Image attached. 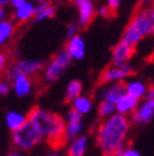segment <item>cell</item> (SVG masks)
I'll return each instance as SVG.
<instances>
[{
  "label": "cell",
  "instance_id": "ac0fdd59",
  "mask_svg": "<svg viewBox=\"0 0 154 156\" xmlns=\"http://www.w3.org/2000/svg\"><path fill=\"white\" fill-rule=\"evenodd\" d=\"M28 123V116L24 114L22 112L18 110H9L4 114V124H6L7 130L10 133H14V131L19 130L21 127H24Z\"/></svg>",
  "mask_w": 154,
  "mask_h": 156
},
{
  "label": "cell",
  "instance_id": "ba28073f",
  "mask_svg": "<svg viewBox=\"0 0 154 156\" xmlns=\"http://www.w3.org/2000/svg\"><path fill=\"white\" fill-rule=\"evenodd\" d=\"M135 53V46L121 39L111 50V64L114 66H125L129 64L131 58Z\"/></svg>",
  "mask_w": 154,
  "mask_h": 156
},
{
  "label": "cell",
  "instance_id": "d590c367",
  "mask_svg": "<svg viewBox=\"0 0 154 156\" xmlns=\"http://www.w3.org/2000/svg\"><path fill=\"white\" fill-rule=\"evenodd\" d=\"M11 0H0V7H10Z\"/></svg>",
  "mask_w": 154,
  "mask_h": 156
},
{
  "label": "cell",
  "instance_id": "d4e9b609",
  "mask_svg": "<svg viewBox=\"0 0 154 156\" xmlns=\"http://www.w3.org/2000/svg\"><path fill=\"white\" fill-rule=\"evenodd\" d=\"M11 91H13L11 82H10L7 78L2 80V81H0V95H2V96H6V95H9Z\"/></svg>",
  "mask_w": 154,
  "mask_h": 156
},
{
  "label": "cell",
  "instance_id": "7402d4cb",
  "mask_svg": "<svg viewBox=\"0 0 154 156\" xmlns=\"http://www.w3.org/2000/svg\"><path fill=\"white\" fill-rule=\"evenodd\" d=\"M56 13H57V9L51 2L43 4H36V16L33 18V21L35 23H42V21L53 18L56 16Z\"/></svg>",
  "mask_w": 154,
  "mask_h": 156
},
{
  "label": "cell",
  "instance_id": "ffe728a7",
  "mask_svg": "<svg viewBox=\"0 0 154 156\" xmlns=\"http://www.w3.org/2000/svg\"><path fill=\"white\" fill-rule=\"evenodd\" d=\"M71 109L79 113L80 116H86L93 110V101L87 95H80L71 102Z\"/></svg>",
  "mask_w": 154,
  "mask_h": 156
},
{
  "label": "cell",
  "instance_id": "8fae6325",
  "mask_svg": "<svg viewBox=\"0 0 154 156\" xmlns=\"http://www.w3.org/2000/svg\"><path fill=\"white\" fill-rule=\"evenodd\" d=\"M74 6L78 11V24L80 27L89 25L97 10L94 0H74Z\"/></svg>",
  "mask_w": 154,
  "mask_h": 156
},
{
  "label": "cell",
  "instance_id": "e0dca14e",
  "mask_svg": "<svg viewBox=\"0 0 154 156\" xmlns=\"http://www.w3.org/2000/svg\"><path fill=\"white\" fill-rule=\"evenodd\" d=\"M65 49L68 50L72 60H82L86 56V42L80 35H75L68 39Z\"/></svg>",
  "mask_w": 154,
  "mask_h": 156
},
{
  "label": "cell",
  "instance_id": "7a4b0ae2",
  "mask_svg": "<svg viewBox=\"0 0 154 156\" xmlns=\"http://www.w3.org/2000/svg\"><path fill=\"white\" fill-rule=\"evenodd\" d=\"M28 121L38 128L43 138L53 148H58L64 141H67L65 119H63L58 114L43 107H35L28 114Z\"/></svg>",
  "mask_w": 154,
  "mask_h": 156
},
{
  "label": "cell",
  "instance_id": "277c9868",
  "mask_svg": "<svg viewBox=\"0 0 154 156\" xmlns=\"http://www.w3.org/2000/svg\"><path fill=\"white\" fill-rule=\"evenodd\" d=\"M10 140L11 144L15 146L18 151L21 152H28V151H32L33 148L42 144V141L45 140L43 135L39 133V130L33 126L32 123H26L24 127H21L19 130L11 133L10 135Z\"/></svg>",
  "mask_w": 154,
  "mask_h": 156
},
{
  "label": "cell",
  "instance_id": "52a82bcc",
  "mask_svg": "<svg viewBox=\"0 0 154 156\" xmlns=\"http://www.w3.org/2000/svg\"><path fill=\"white\" fill-rule=\"evenodd\" d=\"M132 73H133V68L131 67V64H111L101 73L100 80H101V84H122V82L128 81L129 77H132Z\"/></svg>",
  "mask_w": 154,
  "mask_h": 156
},
{
  "label": "cell",
  "instance_id": "484cf974",
  "mask_svg": "<svg viewBox=\"0 0 154 156\" xmlns=\"http://www.w3.org/2000/svg\"><path fill=\"white\" fill-rule=\"evenodd\" d=\"M96 13H97V16H99V17H101V18H108V17L111 16L112 10L110 9V7L107 6V4H101V6H99V7H97Z\"/></svg>",
  "mask_w": 154,
  "mask_h": 156
},
{
  "label": "cell",
  "instance_id": "603a6c76",
  "mask_svg": "<svg viewBox=\"0 0 154 156\" xmlns=\"http://www.w3.org/2000/svg\"><path fill=\"white\" fill-rule=\"evenodd\" d=\"M84 91V85L82 82L78 81V80H72L67 84V88H65V99L70 102H72L74 99H77L78 96H80Z\"/></svg>",
  "mask_w": 154,
  "mask_h": 156
},
{
  "label": "cell",
  "instance_id": "f546056e",
  "mask_svg": "<svg viewBox=\"0 0 154 156\" xmlns=\"http://www.w3.org/2000/svg\"><path fill=\"white\" fill-rule=\"evenodd\" d=\"M7 58H9V56H7L4 52L0 53V70H2V71H4V73H6V70L9 68V67H7V66H9V64H7Z\"/></svg>",
  "mask_w": 154,
  "mask_h": 156
},
{
  "label": "cell",
  "instance_id": "8d00e7d4",
  "mask_svg": "<svg viewBox=\"0 0 154 156\" xmlns=\"http://www.w3.org/2000/svg\"><path fill=\"white\" fill-rule=\"evenodd\" d=\"M149 11H150V14H151V18H153V21H154V2H153V4L150 6V9H149Z\"/></svg>",
  "mask_w": 154,
  "mask_h": 156
},
{
  "label": "cell",
  "instance_id": "1f68e13d",
  "mask_svg": "<svg viewBox=\"0 0 154 156\" xmlns=\"http://www.w3.org/2000/svg\"><path fill=\"white\" fill-rule=\"evenodd\" d=\"M43 156H61V153L58 152V151L56 149V148H53V149L49 151V152H47V153H45Z\"/></svg>",
  "mask_w": 154,
  "mask_h": 156
},
{
  "label": "cell",
  "instance_id": "4fadbf2b",
  "mask_svg": "<svg viewBox=\"0 0 154 156\" xmlns=\"http://www.w3.org/2000/svg\"><path fill=\"white\" fill-rule=\"evenodd\" d=\"M124 94H125L124 84H103L99 92H97L101 102H110V103L114 105L121 99Z\"/></svg>",
  "mask_w": 154,
  "mask_h": 156
},
{
  "label": "cell",
  "instance_id": "30bf717a",
  "mask_svg": "<svg viewBox=\"0 0 154 156\" xmlns=\"http://www.w3.org/2000/svg\"><path fill=\"white\" fill-rule=\"evenodd\" d=\"M84 116H80L75 110L70 109L65 114V136H67V141L80 135L84 131Z\"/></svg>",
  "mask_w": 154,
  "mask_h": 156
},
{
  "label": "cell",
  "instance_id": "5b68a950",
  "mask_svg": "<svg viewBox=\"0 0 154 156\" xmlns=\"http://www.w3.org/2000/svg\"><path fill=\"white\" fill-rule=\"evenodd\" d=\"M71 63H72V57L70 56L68 50L65 48L61 49L60 52L45 66L42 75L43 81L47 82V84H53V82L58 81Z\"/></svg>",
  "mask_w": 154,
  "mask_h": 156
},
{
  "label": "cell",
  "instance_id": "44dd1931",
  "mask_svg": "<svg viewBox=\"0 0 154 156\" xmlns=\"http://www.w3.org/2000/svg\"><path fill=\"white\" fill-rule=\"evenodd\" d=\"M15 35V23L14 20L7 18L0 21V45L6 46Z\"/></svg>",
  "mask_w": 154,
  "mask_h": 156
},
{
  "label": "cell",
  "instance_id": "7c38bea8",
  "mask_svg": "<svg viewBox=\"0 0 154 156\" xmlns=\"http://www.w3.org/2000/svg\"><path fill=\"white\" fill-rule=\"evenodd\" d=\"M9 81L11 82L14 95L18 98H28V96H31V94L33 92L32 77L18 74V75H15V77H13L11 80H9Z\"/></svg>",
  "mask_w": 154,
  "mask_h": 156
},
{
  "label": "cell",
  "instance_id": "4316f807",
  "mask_svg": "<svg viewBox=\"0 0 154 156\" xmlns=\"http://www.w3.org/2000/svg\"><path fill=\"white\" fill-rule=\"evenodd\" d=\"M79 24H78V21L77 23H71V24H68V27H67V38L70 39V38H72V36H75V35H79L78 34V29H79Z\"/></svg>",
  "mask_w": 154,
  "mask_h": 156
},
{
  "label": "cell",
  "instance_id": "2e32d148",
  "mask_svg": "<svg viewBox=\"0 0 154 156\" xmlns=\"http://www.w3.org/2000/svg\"><path fill=\"white\" fill-rule=\"evenodd\" d=\"M89 148V136L86 134H80L67 144V156H85Z\"/></svg>",
  "mask_w": 154,
  "mask_h": 156
},
{
  "label": "cell",
  "instance_id": "cb8c5ba5",
  "mask_svg": "<svg viewBox=\"0 0 154 156\" xmlns=\"http://www.w3.org/2000/svg\"><path fill=\"white\" fill-rule=\"evenodd\" d=\"M97 114L101 120H107L110 117H112L114 114H117V109L114 103L110 102H100L99 107H97Z\"/></svg>",
  "mask_w": 154,
  "mask_h": 156
},
{
  "label": "cell",
  "instance_id": "3957f363",
  "mask_svg": "<svg viewBox=\"0 0 154 156\" xmlns=\"http://www.w3.org/2000/svg\"><path fill=\"white\" fill-rule=\"evenodd\" d=\"M151 34H154V21L149 9H142L131 18L121 39L136 46Z\"/></svg>",
  "mask_w": 154,
  "mask_h": 156
},
{
  "label": "cell",
  "instance_id": "8992f818",
  "mask_svg": "<svg viewBox=\"0 0 154 156\" xmlns=\"http://www.w3.org/2000/svg\"><path fill=\"white\" fill-rule=\"evenodd\" d=\"M43 68H45V63L39 58H21L9 66V68L6 70V78L11 80L18 74L33 77V75L39 74Z\"/></svg>",
  "mask_w": 154,
  "mask_h": 156
},
{
  "label": "cell",
  "instance_id": "4dcf8cb0",
  "mask_svg": "<svg viewBox=\"0 0 154 156\" xmlns=\"http://www.w3.org/2000/svg\"><path fill=\"white\" fill-rule=\"evenodd\" d=\"M28 0H11V3H10V9L11 10H15L18 7H21L22 4H25Z\"/></svg>",
  "mask_w": 154,
  "mask_h": 156
},
{
  "label": "cell",
  "instance_id": "e575fe53",
  "mask_svg": "<svg viewBox=\"0 0 154 156\" xmlns=\"http://www.w3.org/2000/svg\"><path fill=\"white\" fill-rule=\"evenodd\" d=\"M146 99H154V88H150L146 95Z\"/></svg>",
  "mask_w": 154,
  "mask_h": 156
},
{
  "label": "cell",
  "instance_id": "6da1fadb",
  "mask_svg": "<svg viewBox=\"0 0 154 156\" xmlns=\"http://www.w3.org/2000/svg\"><path fill=\"white\" fill-rule=\"evenodd\" d=\"M131 119L122 114H114L103 120L96 130V144L103 155L121 156L131 130Z\"/></svg>",
  "mask_w": 154,
  "mask_h": 156
},
{
  "label": "cell",
  "instance_id": "d6986e66",
  "mask_svg": "<svg viewBox=\"0 0 154 156\" xmlns=\"http://www.w3.org/2000/svg\"><path fill=\"white\" fill-rule=\"evenodd\" d=\"M139 103L140 101H138L136 98L131 96L128 94H124L121 96L118 102L115 103V109H117V113L118 114H122V116H132L135 113V110L138 109Z\"/></svg>",
  "mask_w": 154,
  "mask_h": 156
},
{
  "label": "cell",
  "instance_id": "5bb4252c",
  "mask_svg": "<svg viewBox=\"0 0 154 156\" xmlns=\"http://www.w3.org/2000/svg\"><path fill=\"white\" fill-rule=\"evenodd\" d=\"M124 88H125V94L136 98L138 101L146 99V95H147L149 89H150V87L145 81L139 80V78H129L128 81H125Z\"/></svg>",
  "mask_w": 154,
  "mask_h": 156
},
{
  "label": "cell",
  "instance_id": "f35d334b",
  "mask_svg": "<svg viewBox=\"0 0 154 156\" xmlns=\"http://www.w3.org/2000/svg\"><path fill=\"white\" fill-rule=\"evenodd\" d=\"M138 2L142 4H146V3H149V2H151V0H138Z\"/></svg>",
  "mask_w": 154,
  "mask_h": 156
},
{
  "label": "cell",
  "instance_id": "83f0119b",
  "mask_svg": "<svg viewBox=\"0 0 154 156\" xmlns=\"http://www.w3.org/2000/svg\"><path fill=\"white\" fill-rule=\"evenodd\" d=\"M121 156H142V153L139 152L136 148H132V146H126Z\"/></svg>",
  "mask_w": 154,
  "mask_h": 156
},
{
  "label": "cell",
  "instance_id": "f1b7e54d",
  "mask_svg": "<svg viewBox=\"0 0 154 156\" xmlns=\"http://www.w3.org/2000/svg\"><path fill=\"white\" fill-rule=\"evenodd\" d=\"M121 3L122 0H104V4H107L112 11H117L119 9V6H121Z\"/></svg>",
  "mask_w": 154,
  "mask_h": 156
},
{
  "label": "cell",
  "instance_id": "9c48e42d",
  "mask_svg": "<svg viewBox=\"0 0 154 156\" xmlns=\"http://www.w3.org/2000/svg\"><path fill=\"white\" fill-rule=\"evenodd\" d=\"M154 119V99L140 101L138 109L131 116V121L135 126H145Z\"/></svg>",
  "mask_w": 154,
  "mask_h": 156
},
{
  "label": "cell",
  "instance_id": "d6a6232c",
  "mask_svg": "<svg viewBox=\"0 0 154 156\" xmlns=\"http://www.w3.org/2000/svg\"><path fill=\"white\" fill-rule=\"evenodd\" d=\"M7 10L6 7H0V21H3V20H7Z\"/></svg>",
  "mask_w": 154,
  "mask_h": 156
},
{
  "label": "cell",
  "instance_id": "836d02e7",
  "mask_svg": "<svg viewBox=\"0 0 154 156\" xmlns=\"http://www.w3.org/2000/svg\"><path fill=\"white\" fill-rule=\"evenodd\" d=\"M6 156H25V155L21 151H13V152H9Z\"/></svg>",
  "mask_w": 154,
  "mask_h": 156
},
{
  "label": "cell",
  "instance_id": "74e56055",
  "mask_svg": "<svg viewBox=\"0 0 154 156\" xmlns=\"http://www.w3.org/2000/svg\"><path fill=\"white\" fill-rule=\"evenodd\" d=\"M36 4H43V3H49L50 0H33Z\"/></svg>",
  "mask_w": 154,
  "mask_h": 156
},
{
  "label": "cell",
  "instance_id": "9a60e30c",
  "mask_svg": "<svg viewBox=\"0 0 154 156\" xmlns=\"http://www.w3.org/2000/svg\"><path fill=\"white\" fill-rule=\"evenodd\" d=\"M11 16L15 24H25L28 21L35 18L36 16V3L35 2H31L28 0L25 4H22L21 7L13 10L11 11Z\"/></svg>",
  "mask_w": 154,
  "mask_h": 156
}]
</instances>
